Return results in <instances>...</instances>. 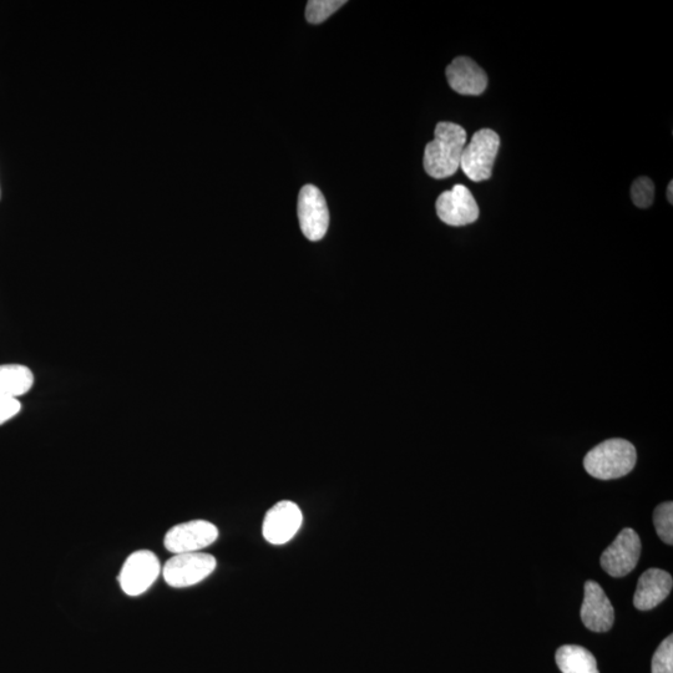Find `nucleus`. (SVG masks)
Here are the masks:
<instances>
[{
	"label": "nucleus",
	"instance_id": "obj_17",
	"mask_svg": "<svg viewBox=\"0 0 673 673\" xmlns=\"http://www.w3.org/2000/svg\"><path fill=\"white\" fill-rule=\"evenodd\" d=\"M654 524L657 535L664 543L673 544V504L667 502L655 509Z\"/></svg>",
	"mask_w": 673,
	"mask_h": 673
},
{
	"label": "nucleus",
	"instance_id": "obj_20",
	"mask_svg": "<svg viewBox=\"0 0 673 673\" xmlns=\"http://www.w3.org/2000/svg\"><path fill=\"white\" fill-rule=\"evenodd\" d=\"M22 409L18 399L0 398V425L17 416Z\"/></svg>",
	"mask_w": 673,
	"mask_h": 673
},
{
	"label": "nucleus",
	"instance_id": "obj_3",
	"mask_svg": "<svg viewBox=\"0 0 673 673\" xmlns=\"http://www.w3.org/2000/svg\"><path fill=\"white\" fill-rule=\"evenodd\" d=\"M499 148L500 138L494 130L482 129L473 135L460 160V168L469 180L480 182L492 177Z\"/></svg>",
	"mask_w": 673,
	"mask_h": 673
},
{
	"label": "nucleus",
	"instance_id": "obj_2",
	"mask_svg": "<svg viewBox=\"0 0 673 673\" xmlns=\"http://www.w3.org/2000/svg\"><path fill=\"white\" fill-rule=\"evenodd\" d=\"M636 460L634 445L625 439H609L586 454L584 467L591 477L612 480L631 473Z\"/></svg>",
	"mask_w": 673,
	"mask_h": 673
},
{
	"label": "nucleus",
	"instance_id": "obj_19",
	"mask_svg": "<svg viewBox=\"0 0 673 673\" xmlns=\"http://www.w3.org/2000/svg\"><path fill=\"white\" fill-rule=\"evenodd\" d=\"M652 673H673V636L666 637L652 657Z\"/></svg>",
	"mask_w": 673,
	"mask_h": 673
},
{
	"label": "nucleus",
	"instance_id": "obj_8",
	"mask_svg": "<svg viewBox=\"0 0 673 673\" xmlns=\"http://www.w3.org/2000/svg\"><path fill=\"white\" fill-rule=\"evenodd\" d=\"M641 540L634 529L625 528L601 555V568L612 578H625L639 564Z\"/></svg>",
	"mask_w": 673,
	"mask_h": 673
},
{
	"label": "nucleus",
	"instance_id": "obj_9",
	"mask_svg": "<svg viewBox=\"0 0 673 673\" xmlns=\"http://www.w3.org/2000/svg\"><path fill=\"white\" fill-rule=\"evenodd\" d=\"M437 214L449 226H467L479 219V206L472 192L464 185H455L452 190L438 197Z\"/></svg>",
	"mask_w": 673,
	"mask_h": 673
},
{
	"label": "nucleus",
	"instance_id": "obj_14",
	"mask_svg": "<svg viewBox=\"0 0 673 673\" xmlns=\"http://www.w3.org/2000/svg\"><path fill=\"white\" fill-rule=\"evenodd\" d=\"M34 384L33 372L20 364L0 366V398L17 399L27 394Z\"/></svg>",
	"mask_w": 673,
	"mask_h": 673
},
{
	"label": "nucleus",
	"instance_id": "obj_4",
	"mask_svg": "<svg viewBox=\"0 0 673 673\" xmlns=\"http://www.w3.org/2000/svg\"><path fill=\"white\" fill-rule=\"evenodd\" d=\"M214 556L204 553L174 555L165 564L163 575L166 584L175 589L190 588L200 584L216 570Z\"/></svg>",
	"mask_w": 673,
	"mask_h": 673
},
{
	"label": "nucleus",
	"instance_id": "obj_5",
	"mask_svg": "<svg viewBox=\"0 0 673 673\" xmlns=\"http://www.w3.org/2000/svg\"><path fill=\"white\" fill-rule=\"evenodd\" d=\"M158 556L150 550H139L126 559L119 574L121 590L126 595L138 597L145 594L155 584L161 574Z\"/></svg>",
	"mask_w": 673,
	"mask_h": 673
},
{
	"label": "nucleus",
	"instance_id": "obj_21",
	"mask_svg": "<svg viewBox=\"0 0 673 673\" xmlns=\"http://www.w3.org/2000/svg\"><path fill=\"white\" fill-rule=\"evenodd\" d=\"M673 182L671 181L669 187H667V200L670 201V204L673 202Z\"/></svg>",
	"mask_w": 673,
	"mask_h": 673
},
{
	"label": "nucleus",
	"instance_id": "obj_10",
	"mask_svg": "<svg viewBox=\"0 0 673 673\" xmlns=\"http://www.w3.org/2000/svg\"><path fill=\"white\" fill-rule=\"evenodd\" d=\"M302 521L303 515L298 505L288 500L280 502L268 510L263 520V538L272 545L287 544L300 531Z\"/></svg>",
	"mask_w": 673,
	"mask_h": 673
},
{
	"label": "nucleus",
	"instance_id": "obj_7",
	"mask_svg": "<svg viewBox=\"0 0 673 673\" xmlns=\"http://www.w3.org/2000/svg\"><path fill=\"white\" fill-rule=\"evenodd\" d=\"M219 529L210 521L192 520L172 528L165 535L166 550L174 555L200 553L202 549L215 543Z\"/></svg>",
	"mask_w": 673,
	"mask_h": 673
},
{
	"label": "nucleus",
	"instance_id": "obj_18",
	"mask_svg": "<svg viewBox=\"0 0 673 673\" xmlns=\"http://www.w3.org/2000/svg\"><path fill=\"white\" fill-rule=\"evenodd\" d=\"M631 199L640 209H649L654 204L655 184L649 177H639L631 187Z\"/></svg>",
	"mask_w": 673,
	"mask_h": 673
},
{
	"label": "nucleus",
	"instance_id": "obj_16",
	"mask_svg": "<svg viewBox=\"0 0 673 673\" xmlns=\"http://www.w3.org/2000/svg\"><path fill=\"white\" fill-rule=\"evenodd\" d=\"M346 3V0H310L306 7L307 22L311 24L323 23Z\"/></svg>",
	"mask_w": 673,
	"mask_h": 673
},
{
	"label": "nucleus",
	"instance_id": "obj_6",
	"mask_svg": "<svg viewBox=\"0 0 673 673\" xmlns=\"http://www.w3.org/2000/svg\"><path fill=\"white\" fill-rule=\"evenodd\" d=\"M298 220L307 240L323 239L330 226V211L322 191L315 185H305L298 195Z\"/></svg>",
	"mask_w": 673,
	"mask_h": 673
},
{
	"label": "nucleus",
	"instance_id": "obj_12",
	"mask_svg": "<svg viewBox=\"0 0 673 673\" xmlns=\"http://www.w3.org/2000/svg\"><path fill=\"white\" fill-rule=\"evenodd\" d=\"M447 79L454 91L460 95L478 96L488 86V77L474 60L467 57L455 58L447 68Z\"/></svg>",
	"mask_w": 673,
	"mask_h": 673
},
{
	"label": "nucleus",
	"instance_id": "obj_13",
	"mask_svg": "<svg viewBox=\"0 0 673 673\" xmlns=\"http://www.w3.org/2000/svg\"><path fill=\"white\" fill-rule=\"evenodd\" d=\"M672 576L665 570L649 569L641 575L634 596L637 610L649 611L659 606L669 597L672 590Z\"/></svg>",
	"mask_w": 673,
	"mask_h": 673
},
{
	"label": "nucleus",
	"instance_id": "obj_15",
	"mask_svg": "<svg viewBox=\"0 0 673 673\" xmlns=\"http://www.w3.org/2000/svg\"><path fill=\"white\" fill-rule=\"evenodd\" d=\"M556 665L563 673H600L595 656L583 646H561L556 651Z\"/></svg>",
	"mask_w": 673,
	"mask_h": 673
},
{
	"label": "nucleus",
	"instance_id": "obj_11",
	"mask_svg": "<svg viewBox=\"0 0 673 673\" xmlns=\"http://www.w3.org/2000/svg\"><path fill=\"white\" fill-rule=\"evenodd\" d=\"M580 615L586 629L590 631L607 632L614 626V607L605 591L595 581H588L585 584V596Z\"/></svg>",
	"mask_w": 673,
	"mask_h": 673
},
{
	"label": "nucleus",
	"instance_id": "obj_1",
	"mask_svg": "<svg viewBox=\"0 0 673 673\" xmlns=\"http://www.w3.org/2000/svg\"><path fill=\"white\" fill-rule=\"evenodd\" d=\"M467 145V131L454 123H439L434 140L425 146L424 170L433 179H447L460 168L463 150Z\"/></svg>",
	"mask_w": 673,
	"mask_h": 673
}]
</instances>
